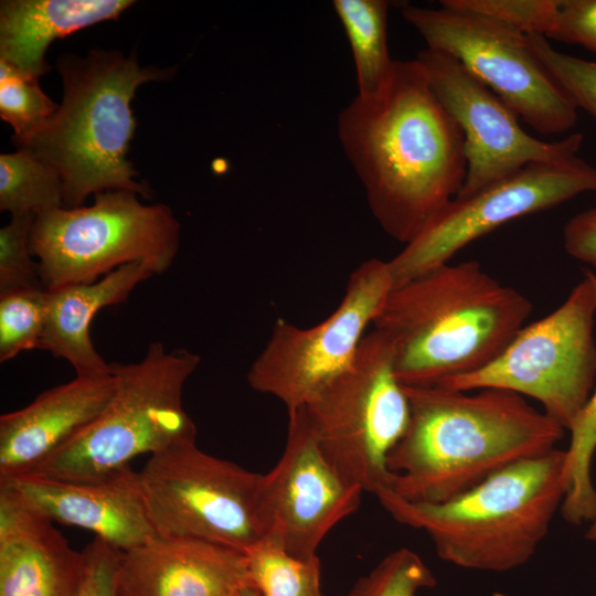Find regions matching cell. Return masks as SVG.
<instances>
[{"label": "cell", "mask_w": 596, "mask_h": 596, "mask_svg": "<svg viewBox=\"0 0 596 596\" xmlns=\"http://www.w3.org/2000/svg\"><path fill=\"white\" fill-rule=\"evenodd\" d=\"M22 505L50 521L88 530L120 552L157 535L138 471L126 467L96 481H70L38 472L0 478Z\"/></svg>", "instance_id": "cell-16"}, {"label": "cell", "mask_w": 596, "mask_h": 596, "mask_svg": "<svg viewBox=\"0 0 596 596\" xmlns=\"http://www.w3.org/2000/svg\"><path fill=\"white\" fill-rule=\"evenodd\" d=\"M253 586L245 553L202 540L156 535L120 552L116 596H238Z\"/></svg>", "instance_id": "cell-17"}, {"label": "cell", "mask_w": 596, "mask_h": 596, "mask_svg": "<svg viewBox=\"0 0 596 596\" xmlns=\"http://www.w3.org/2000/svg\"><path fill=\"white\" fill-rule=\"evenodd\" d=\"M547 39L579 44L596 53V0H558Z\"/></svg>", "instance_id": "cell-32"}, {"label": "cell", "mask_w": 596, "mask_h": 596, "mask_svg": "<svg viewBox=\"0 0 596 596\" xmlns=\"http://www.w3.org/2000/svg\"><path fill=\"white\" fill-rule=\"evenodd\" d=\"M83 551L87 575L81 596H116L115 572L120 551L98 538H94Z\"/></svg>", "instance_id": "cell-33"}, {"label": "cell", "mask_w": 596, "mask_h": 596, "mask_svg": "<svg viewBox=\"0 0 596 596\" xmlns=\"http://www.w3.org/2000/svg\"><path fill=\"white\" fill-rule=\"evenodd\" d=\"M132 0H4L0 3V61L40 78L50 71L44 56L58 38L117 20Z\"/></svg>", "instance_id": "cell-21"}, {"label": "cell", "mask_w": 596, "mask_h": 596, "mask_svg": "<svg viewBox=\"0 0 596 596\" xmlns=\"http://www.w3.org/2000/svg\"><path fill=\"white\" fill-rule=\"evenodd\" d=\"M492 596H508V595L503 593H494Z\"/></svg>", "instance_id": "cell-37"}, {"label": "cell", "mask_w": 596, "mask_h": 596, "mask_svg": "<svg viewBox=\"0 0 596 596\" xmlns=\"http://www.w3.org/2000/svg\"><path fill=\"white\" fill-rule=\"evenodd\" d=\"M440 9L402 4V17L427 47L460 62L529 126L542 135L563 134L577 121V108L510 25L445 0Z\"/></svg>", "instance_id": "cell-11"}, {"label": "cell", "mask_w": 596, "mask_h": 596, "mask_svg": "<svg viewBox=\"0 0 596 596\" xmlns=\"http://www.w3.org/2000/svg\"><path fill=\"white\" fill-rule=\"evenodd\" d=\"M86 575L84 551L0 489V596H81Z\"/></svg>", "instance_id": "cell-19"}, {"label": "cell", "mask_w": 596, "mask_h": 596, "mask_svg": "<svg viewBox=\"0 0 596 596\" xmlns=\"http://www.w3.org/2000/svg\"><path fill=\"white\" fill-rule=\"evenodd\" d=\"M46 289L22 288L0 294V362L40 349L46 319Z\"/></svg>", "instance_id": "cell-25"}, {"label": "cell", "mask_w": 596, "mask_h": 596, "mask_svg": "<svg viewBox=\"0 0 596 596\" xmlns=\"http://www.w3.org/2000/svg\"><path fill=\"white\" fill-rule=\"evenodd\" d=\"M585 192H596V167L578 157L534 162L449 201L392 259L393 287L449 259L503 224L544 211Z\"/></svg>", "instance_id": "cell-13"}, {"label": "cell", "mask_w": 596, "mask_h": 596, "mask_svg": "<svg viewBox=\"0 0 596 596\" xmlns=\"http://www.w3.org/2000/svg\"><path fill=\"white\" fill-rule=\"evenodd\" d=\"M157 535L202 540L247 553L263 541L260 473L210 454L195 440L149 456L138 471Z\"/></svg>", "instance_id": "cell-10"}, {"label": "cell", "mask_w": 596, "mask_h": 596, "mask_svg": "<svg viewBox=\"0 0 596 596\" xmlns=\"http://www.w3.org/2000/svg\"><path fill=\"white\" fill-rule=\"evenodd\" d=\"M464 135L467 171L456 196H466L534 162L577 157L583 135L555 141L529 135L518 115L453 56L424 49L415 57Z\"/></svg>", "instance_id": "cell-15"}, {"label": "cell", "mask_w": 596, "mask_h": 596, "mask_svg": "<svg viewBox=\"0 0 596 596\" xmlns=\"http://www.w3.org/2000/svg\"><path fill=\"white\" fill-rule=\"evenodd\" d=\"M36 216L12 215L0 228V294L31 287H43L30 238Z\"/></svg>", "instance_id": "cell-29"}, {"label": "cell", "mask_w": 596, "mask_h": 596, "mask_svg": "<svg viewBox=\"0 0 596 596\" xmlns=\"http://www.w3.org/2000/svg\"><path fill=\"white\" fill-rule=\"evenodd\" d=\"M115 377L76 376L0 417V478L33 470L106 408Z\"/></svg>", "instance_id": "cell-18"}, {"label": "cell", "mask_w": 596, "mask_h": 596, "mask_svg": "<svg viewBox=\"0 0 596 596\" xmlns=\"http://www.w3.org/2000/svg\"><path fill=\"white\" fill-rule=\"evenodd\" d=\"M327 460L376 498L390 489L387 458L409 421L389 338L373 329L353 363L305 405Z\"/></svg>", "instance_id": "cell-8"}, {"label": "cell", "mask_w": 596, "mask_h": 596, "mask_svg": "<svg viewBox=\"0 0 596 596\" xmlns=\"http://www.w3.org/2000/svg\"><path fill=\"white\" fill-rule=\"evenodd\" d=\"M435 585L433 572L418 554L401 547L359 578L345 596H416Z\"/></svg>", "instance_id": "cell-27"}, {"label": "cell", "mask_w": 596, "mask_h": 596, "mask_svg": "<svg viewBox=\"0 0 596 596\" xmlns=\"http://www.w3.org/2000/svg\"><path fill=\"white\" fill-rule=\"evenodd\" d=\"M566 449L512 464L439 503L377 497L400 523L424 531L437 555L458 567L505 572L522 566L546 538L568 491Z\"/></svg>", "instance_id": "cell-5"}, {"label": "cell", "mask_w": 596, "mask_h": 596, "mask_svg": "<svg viewBox=\"0 0 596 596\" xmlns=\"http://www.w3.org/2000/svg\"><path fill=\"white\" fill-rule=\"evenodd\" d=\"M287 411L283 454L260 478L257 519L263 540L295 557L311 558L326 535L356 511L363 490L327 460L306 407Z\"/></svg>", "instance_id": "cell-14"}, {"label": "cell", "mask_w": 596, "mask_h": 596, "mask_svg": "<svg viewBox=\"0 0 596 596\" xmlns=\"http://www.w3.org/2000/svg\"><path fill=\"white\" fill-rule=\"evenodd\" d=\"M46 290L98 280L135 262L156 275L173 263L180 224L161 203L142 204L126 190L95 194L89 206L58 207L36 215L30 238Z\"/></svg>", "instance_id": "cell-7"}, {"label": "cell", "mask_w": 596, "mask_h": 596, "mask_svg": "<svg viewBox=\"0 0 596 596\" xmlns=\"http://www.w3.org/2000/svg\"><path fill=\"white\" fill-rule=\"evenodd\" d=\"M156 275L147 263L123 265L89 284L46 290V319L40 344L55 358L67 361L76 376L111 374L91 338V323L105 307L121 304L142 281Z\"/></svg>", "instance_id": "cell-20"}, {"label": "cell", "mask_w": 596, "mask_h": 596, "mask_svg": "<svg viewBox=\"0 0 596 596\" xmlns=\"http://www.w3.org/2000/svg\"><path fill=\"white\" fill-rule=\"evenodd\" d=\"M563 244L570 256L596 273V206L579 212L566 222Z\"/></svg>", "instance_id": "cell-34"}, {"label": "cell", "mask_w": 596, "mask_h": 596, "mask_svg": "<svg viewBox=\"0 0 596 596\" xmlns=\"http://www.w3.org/2000/svg\"><path fill=\"white\" fill-rule=\"evenodd\" d=\"M447 3L497 19L524 34L547 39L558 0H445Z\"/></svg>", "instance_id": "cell-30"}, {"label": "cell", "mask_w": 596, "mask_h": 596, "mask_svg": "<svg viewBox=\"0 0 596 596\" xmlns=\"http://www.w3.org/2000/svg\"><path fill=\"white\" fill-rule=\"evenodd\" d=\"M344 155L381 228L404 245L461 189L464 135L416 58L394 61L385 86L338 117Z\"/></svg>", "instance_id": "cell-1"}, {"label": "cell", "mask_w": 596, "mask_h": 596, "mask_svg": "<svg viewBox=\"0 0 596 596\" xmlns=\"http://www.w3.org/2000/svg\"><path fill=\"white\" fill-rule=\"evenodd\" d=\"M525 35L532 52L576 108L596 118V61L562 53L540 34Z\"/></svg>", "instance_id": "cell-28"}, {"label": "cell", "mask_w": 596, "mask_h": 596, "mask_svg": "<svg viewBox=\"0 0 596 596\" xmlns=\"http://www.w3.org/2000/svg\"><path fill=\"white\" fill-rule=\"evenodd\" d=\"M57 108L58 104L41 88L39 78L0 61V116L14 130L12 141L36 132Z\"/></svg>", "instance_id": "cell-26"}, {"label": "cell", "mask_w": 596, "mask_h": 596, "mask_svg": "<svg viewBox=\"0 0 596 596\" xmlns=\"http://www.w3.org/2000/svg\"><path fill=\"white\" fill-rule=\"evenodd\" d=\"M532 308L478 262L446 263L393 287L373 327L391 341L400 383L429 386L492 362Z\"/></svg>", "instance_id": "cell-3"}, {"label": "cell", "mask_w": 596, "mask_h": 596, "mask_svg": "<svg viewBox=\"0 0 596 596\" xmlns=\"http://www.w3.org/2000/svg\"><path fill=\"white\" fill-rule=\"evenodd\" d=\"M586 540L590 541L592 543L596 544V521L589 523V526L585 533Z\"/></svg>", "instance_id": "cell-35"}, {"label": "cell", "mask_w": 596, "mask_h": 596, "mask_svg": "<svg viewBox=\"0 0 596 596\" xmlns=\"http://www.w3.org/2000/svg\"><path fill=\"white\" fill-rule=\"evenodd\" d=\"M392 289L387 263L371 258L351 273L342 300L321 322L300 328L278 318L247 372L249 386L287 409L307 405L353 363Z\"/></svg>", "instance_id": "cell-12"}, {"label": "cell", "mask_w": 596, "mask_h": 596, "mask_svg": "<svg viewBox=\"0 0 596 596\" xmlns=\"http://www.w3.org/2000/svg\"><path fill=\"white\" fill-rule=\"evenodd\" d=\"M596 273L588 270L554 311L525 324L488 365L440 385L458 391L499 389L536 400L571 432L596 383Z\"/></svg>", "instance_id": "cell-9"}, {"label": "cell", "mask_w": 596, "mask_h": 596, "mask_svg": "<svg viewBox=\"0 0 596 596\" xmlns=\"http://www.w3.org/2000/svg\"><path fill=\"white\" fill-rule=\"evenodd\" d=\"M246 556L253 586L262 596H322L318 556L298 558L266 540Z\"/></svg>", "instance_id": "cell-24"}, {"label": "cell", "mask_w": 596, "mask_h": 596, "mask_svg": "<svg viewBox=\"0 0 596 596\" xmlns=\"http://www.w3.org/2000/svg\"><path fill=\"white\" fill-rule=\"evenodd\" d=\"M355 65L359 96L376 95L390 78L394 61L387 47V12L384 0H333Z\"/></svg>", "instance_id": "cell-22"}, {"label": "cell", "mask_w": 596, "mask_h": 596, "mask_svg": "<svg viewBox=\"0 0 596 596\" xmlns=\"http://www.w3.org/2000/svg\"><path fill=\"white\" fill-rule=\"evenodd\" d=\"M403 387L409 421L387 458V491L408 502L449 500L512 464L555 449L565 432L510 391Z\"/></svg>", "instance_id": "cell-2"}, {"label": "cell", "mask_w": 596, "mask_h": 596, "mask_svg": "<svg viewBox=\"0 0 596 596\" xmlns=\"http://www.w3.org/2000/svg\"><path fill=\"white\" fill-rule=\"evenodd\" d=\"M63 183L57 171L28 151L0 155V210L11 215L63 207Z\"/></svg>", "instance_id": "cell-23"}, {"label": "cell", "mask_w": 596, "mask_h": 596, "mask_svg": "<svg viewBox=\"0 0 596 596\" xmlns=\"http://www.w3.org/2000/svg\"><path fill=\"white\" fill-rule=\"evenodd\" d=\"M201 362L187 349L148 345L138 362L110 363L115 393L104 412L33 470L70 481H96L141 455L195 440L183 407L184 384Z\"/></svg>", "instance_id": "cell-6"}, {"label": "cell", "mask_w": 596, "mask_h": 596, "mask_svg": "<svg viewBox=\"0 0 596 596\" xmlns=\"http://www.w3.org/2000/svg\"><path fill=\"white\" fill-rule=\"evenodd\" d=\"M571 433L566 449L570 496L586 501L596 494L592 480V461L596 450V383L589 402Z\"/></svg>", "instance_id": "cell-31"}, {"label": "cell", "mask_w": 596, "mask_h": 596, "mask_svg": "<svg viewBox=\"0 0 596 596\" xmlns=\"http://www.w3.org/2000/svg\"><path fill=\"white\" fill-rule=\"evenodd\" d=\"M63 98L46 124L13 141L52 166L63 183L64 204L82 206L91 194L126 190L149 199L127 159L136 129L131 100L137 88L173 76L172 68L142 67L134 55L92 49L85 56L66 53L56 61Z\"/></svg>", "instance_id": "cell-4"}, {"label": "cell", "mask_w": 596, "mask_h": 596, "mask_svg": "<svg viewBox=\"0 0 596 596\" xmlns=\"http://www.w3.org/2000/svg\"><path fill=\"white\" fill-rule=\"evenodd\" d=\"M238 596H262V594L254 586H246L238 593Z\"/></svg>", "instance_id": "cell-36"}]
</instances>
